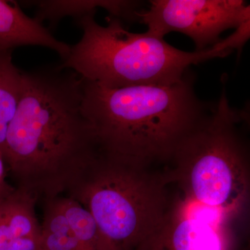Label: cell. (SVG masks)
<instances>
[{"label": "cell", "instance_id": "7", "mask_svg": "<svg viewBox=\"0 0 250 250\" xmlns=\"http://www.w3.org/2000/svg\"><path fill=\"white\" fill-rule=\"evenodd\" d=\"M231 220L202 215L181 196L170 206L160 226L135 250H239Z\"/></svg>", "mask_w": 250, "mask_h": 250}, {"label": "cell", "instance_id": "14", "mask_svg": "<svg viewBox=\"0 0 250 250\" xmlns=\"http://www.w3.org/2000/svg\"><path fill=\"white\" fill-rule=\"evenodd\" d=\"M41 237L27 236L11 240L8 250H40Z\"/></svg>", "mask_w": 250, "mask_h": 250}, {"label": "cell", "instance_id": "12", "mask_svg": "<svg viewBox=\"0 0 250 250\" xmlns=\"http://www.w3.org/2000/svg\"><path fill=\"white\" fill-rule=\"evenodd\" d=\"M40 250H81L59 202V197L43 202Z\"/></svg>", "mask_w": 250, "mask_h": 250}, {"label": "cell", "instance_id": "16", "mask_svg": "<svg viewBox=\"0 0 250 250\" xmlns=\"http://www.w3.org/2000/svg\"><path fill=\"white\" fill-rule=\"evenodd\" d=\"M1 199L2 198H0V250H8L9 239L1 211Z\"/></svg>", "mask_w": 250, "mask_h": 250}, {"label": "cell", "instance_id": "5", "mask_svg": "<svg viewBox=\"0 0 250 250\" xmlns=\"http://www.w3.org/2000/svg\"><path fill=\"white\" fill-rule=\"evenodd\" d=\"M165 175L98 155L65 192L92 215L108 250H135L170 208Z\"/></svg>", "mask_w": 250, "mask_h": 250}, {"label": "cell", "instance_id": "11", "mask_svg": "<svg viewBox=\"0 0 250 250\" xmlns=\"http://www.w3.org/2000/svg\"><path fill=\"white\" fill-rule=\"evenodd\" d=\"M12 52H0V156L3 159L6 133L22 94L23 71L14 65Z\"/></svg>", "mask_w": 250, "mask_h": 250}, {"label": "cell", "instance_id": "6", "mask_svg": "<svg viewBox=\"0 0 250 250\" xmlns=\"http://www.w3.org/2000/svg\"><path fill=\"white\" fill-rule=\"evenodd\" d=\"M138 18L148 34L164 39L169 33H182L200 52L223 40L224 31L250 21V6L243 0H151Z\"/></svg>", "mask_w": 250, "mask_h": 250}, {"label": "cell", "instance_id": "8", "mask_svg": "<svg viewBox=\"0 0 250 250\" xmlns=\"http://www.w3.org/2000/svg\"><path fill=\"white\" fill-rule=\"evenodd\" d=\"M27 45L52 49L63 61L71 47L54 38L40 21L27 16L18 3L13 5L0 0V52Z\"/></svg>", "mask_w": 250, "mask_h": 250}, {"label": "cell", "instance_id": "10", "mask_svg": "<svg viewBox=\"0 0 250 250\" xmlns=\"http://www.w3.org/2000/svg\"><path fill=\"white\" fill-rule=\"evenodd\" d=\"M38 202L34 195L16 188L1 199V211L9 241L22 237H41L42 228L36 213Z\"/></svg>", "mask_w": 250, "mask_h": 250}, {"label": "cell", "instance_id": "1", "mask_svg": "<svg viewBox=\"0 0 250 250\" xmlns=\"http://www.w3.org/2000/svg\"><path fill=\"white\" fill-rule=\"evenodd\" d=\"M82 98V79L71 70L23 71L3 160L14 187L39 202L62 196L98 155Z\"/></svg>", "mask_w": 250, "mask_h": 250}, {"label": "cell", "instance_id": "4", "mask_svg": "<svg viewBox=\"0 0 250 250\" xmlns=\"http://www.w3.org/2000/svg\"><path fill=\"white\" fill-rule=\"evenodd\" d=\"M248 116L247 109L230 104L224 87L209 115L179 145L165 174L186 201L230 220L249 203V152L240 130Z\"/></svg>", "mask_w": 250, "mask_h": 250}, {"label": "cell", "instance_id": "2", "mask_svg": "<svg viewBox=\"0 0 250 250\" xmlns=\"http://www.w3.org/2000/svg\"><path fill=\"white\" fill-rule=\"evenodd\" d=\"M82 81V110L99 154L143 168L170 162L215 104L198 98L188 72L171 85L108 88Z\"/></svg>", "mask_w": 250, "mask_h": 250}, {"label": "cell", "instance_id": "13", "mask_svg": "<svg viewBox=\"0 0 250 250\" xmlns=\"http://www.w3.org/2000/svg\"><path fill=\"white\" fill-rule=\"evenodd\" d=\"M59 200L81 250H108L101 231L89 212L78 202L66 196H59Z\"/></svg>", "mask_w": 250, "mask_h": 250}, {"label": "cell", "instance_id": "3", "mask_svg": "<svg viewBox=\"0 0 250 250\" xmlns=\"http://www.w3.org/2000/svg\"><path fill=\"white\" fill-rule=\"evenodd\" d=\"M95 14L77 20L82 39L59 66L108 88L173 85L192 65L225 58L235 49L241 52L245 44L241 34L233 31L213 47L186 52L147 32H131L118 18L109 16L106 25H101Z\"/></svg>", "mask_w": 250, "mask_h": 250}, {"label": "cell", "instance_id": "9", "mask_svg": "<svg viewBox=\"0 0 250 250\" xmlns=\"http://www.w3.org/2000/svg\"><path fill=\"white\" fill-rule=\"evenodd\" d=\"M25 4L36 6L35 18L42 22L43 20L50 22L54 26L58 21L65 16L79 18L96 12L98 7L108 11L110 16L125 20L128 22L139 21L138 14L142 10L140 9L141 2L126 0H94V1H27Z\"/></svg>", "mask_w": 250, "mask_h": 250}, {"label": "cell", "instance_id": "15", "mask_svg": "<svg viewBox=\"0 0 250 250\" xmlns=\"http://www.w3.org/2000/svg\"><path fill=\"white\" fill-rule=\"evenodd\" d=\"M6 175H7V172H6L4 161L0 156V198L7 196L15 188L14 187L10 185L6 182Z\"/></svg>", "mask_w": 250, "mask_h": 250}]
</instances>
